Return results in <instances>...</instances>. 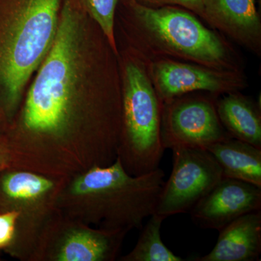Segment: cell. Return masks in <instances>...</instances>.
I'll return each instance as SVG.
<instances>
[{
	"label": "cell",
	"instance_id": "cell-1",
	"mask_svg": "<svg viewBox=\"0 0 261 261\" xmlns=\"http://www.w3.org/2000/svg\"><path fill=\"white\" fill-rule=\"evenodd\" d=\"M89 17L79 0H63L53 44L1 133L14 167L68 178L118 156L121 92L92 84Z\"/></svg>",
	"mask_w": 261,
	"mask_h": 261
},
{
	"label": "cell",
	"instance_id": "cell-2",
	"mask_svg": "<svg viewBox=\"0 0 261 261\" xmlns=\"http://www.w3.org/2000/svg\"><path fill=\"white\" fill-rule=\"evenodd\" d=\"M161 168L133 176L121 160L96 166L68 178L59 197L63 216L98 228L129 231L141 229L155 213L164 187Z\"/></svg>",
	"mask_w": 261,
	"mask_h": 261
},
{
	"label": "cell",
	"instance_id": "cell-3",
	"mask_svg": "<svg viewBox=\"0 0 261 261\" xmlns=\"http://www.w3.org/2000/svg\"><path fill=\"white\" fill-rule=\"evenodd\" d=\"M63 0H0V127L19 111L24 89L49 51Z\"/></svg>",
	"mask_w": 261,
	"mask_h": 261
},
{
	"label": "cell",
	"instance_id": "cell-4",
	"mask_svg": "<svg viewBox=\"0 0 261 261\" xmlns=\"http://www.w3.org/2000/svg\"><path fill=\"white\" fill-rule=\"evenodd\" d=\"M66 179L15 167L0 172V212L18 214L14 240L6 253L20 260H42L63 216L58 197Z\"/></svg>",
	"mask_w": 261,
	"mask_h": 261
},
{
	"label": "cell",
	"instance_id": "cell-5",
	"mask_svg": "<svg viewBox=\"0 0 261 261\" xmlns=\"http://www.w3.org/2000/svg\"><path fill=\"white\" fill-rule=\"evenodd\" d=\"M118 158L127 172L140 176L159 168L165 148L161 137L162 100L145 69L135 61L125 67Z\"/></svg>",
	"mask_w": 261,
	"mask_h": 261
},
{
	"label": "cell",
	"instance_id": "cell-6",
	"mask_svg": "<svg viewBox=\"0 0 261 261\" xmlns=\"http://www.w3.org/2000/svg\"><path fill=\"white\" fill-rule=\"evenodd\" d=\"M129 2L144 35L159 50L212 69L228 68L227 48L191 13L175 7L152 8Z\"/></svg>",
	"mask_w": 261,
	"mask_h": 261
},
{
	"label": "cell",
	"instance_id": "cell-7",
	"mask_svg": "<svg viewBox=\"0 0 261 261\" xmlns=\"http://www.w3.org/2000/svg\"><path fill=\"white\" fill-rule=\"evenodd\" d=\"M173 168L165 181L155 213L167 219L190 213L224 177L223 171L206 149L175 147Z\"/></svg>",
	"mask_w": 261,
	"mask_h": 261
},
{
	"label": "cell",
	"instance_id": "cell-8",
	"mask_svg": "<svg viewBox=\"0 0 261 261\" xmlns=\"http://www.w3.org/2000/svg\"><path fill=\"white\" fill-rule=\"evenodd\" d=\"M163 106L161 137L165 149H207L231 137L220 121L216 106L204 98L173 99Z\"/></svg>",
	"mask_w": 261,
	"mask_h": 261
},
{
	"label": "cell",
	"instance_id": "cell-9",
	"mask_svg": "<svg viewBox=\"0 0 261 261\" xmlns=\"http://www.w3.org/2000/svg\"><path fill=\"white\" fill-rule=\"evenodd\" d=\"M128 231L92 227L63 216L41 260L113 261Z\"/></svg>",
	"mask_w": 261,
	"mask_h": 261
},
{
	"label": "cell",
	"instance_id": "cell-10",
	"mask_svg": "<svg viewBox=\"0 0 261 261\" xmlns=\"http://www.w3.org/2000/svg\"><path fill=\"white\" fill-rule=\"evenodd\" d=\"M257 211H261V187L224 176L190 213L197 226L220 231L240 216Z\"/></svg>",
	"mask_w": 261,
	"mask_h": 261
},
{
	"label": "cell",
	"instance_id": "cell-11",
	"mask_svg": "<svg viewBox=\"0 0 261 261\" xmlns=\"http://www.w3.org/2000/svg\"><path fill=\"white\" fill-rule=\"evenodd\" d=\"M152 77L160 99L165 103L196 91L219 94L232 92L240 84L228 71L171 61L152 65Z\"/></svg>",
	"mask_w": 261,
	"mask_h": 261
},
{
	"label": "cell",
	"instance_id": "cell-12",
	"mask_svg": "<svg viewBox=\"0 0 261 261\" xmlns=\"http://www.w3.org/2000/svg\"><path fill=\"white\" fill-rule=\"evenodd\" d=\"M201 16L252 50H260L261 25L255 0H202Z\"/></svg>",
	"mask_w": 261,
	"mask_h": 261
},
{
	"label": "cell",
	"instance_id": "cell-13",
	"mask_svg": "<svg viewBox=\"0 0 261 261\" xmlns=\"http://www.w3.org/2000/svg\"><path fill=\"white\" fill-rule=\"evenodd\" d=\"M219 231L213 250L195 261H255L261 253V211L231 221Z\"/></svg>",
	"mask_w": 261,
	"mask_h": 261
},
{
	"label": "cell",
	"instance_id": "cell-14",
	"mask_svg": "<svg viewBox=\"0 0 261 261\" xmlns=\"http://www.w3.org/2000/svg\"><path fill=\"white\" fill-rule=\"evenodd\" d=\"M206 150L219 163L224 177L241 180L261 187V148L228 137L210 146Z\"/></svg>",
	"mask_w": 261,
	"mask_h": 261
},
{
	"label": "cell",
	"instance_id": "cell-15",
	"mask_svg": "<svg viewBox=\"0 0 261 261\" xmlns=\"http://www.w3.org/2000/svg\"><path fill=\"white\" fill-rule=\"evenodd\" d=\"M216 111L230 137L261 148L260 113L253 102L231 92L217 103Z\"/></svg>",
	"mask_w": 261,
	"mask_h": 261
},
{
	"label": "cell",
	"instance_id": "cell-16",
	"mask_svg": "<svg viewBox=\"0 0 261 261\" xmlns=\"http://www.w3.org/2000/svg\"><path fill=\"white\" fill-rule=\"evenodd\" d=\"M164 217L154 213L142 226L138 242L133 250L121 257V261H183L171 251L161 239V226Z\"/></svg>",
	"mask_w": 261,
	"mask_h": 261
},
{
	"label": "cell",
	"instance_id": "cell-17",
	"mask_svg": "<svg viewBox=\"0 0 261 261\" xmlns=\"http://www.w3.org/2000/svg\"><path fill=\"white\" fill-rule=\"evenodd\" d=\"M87 14L96 23L116 53L115 40V15L120 0H79Z\"/></svg>",
	"mask_w": 261,
	"mask_h": 261
},
{
	"label": "cell",
	"instance_id": "cell-18",
	"mask_svg": "<svg viewBox=\"0 0 261 261\" xmlns=\"http://www.w3.org/2000/svg\"><path fill=\"white\" fill-rule=\"evenodd\" d=\"M18 216L14 211L0 212V250L6 251L13 243Z\"/></svg>",
	"mask_w": 261,
	"mask_h": 261
},
{
	"label": "cell",
	"instance_id": "cell-19",
	"mask_svg": "<svg viewBox=\"0 0 261 261\" xmlns=\"http://www.w3.org/2000/svg\"><path fill=\"white\" fill-rule=\"evenodd\" d=\"M141 5L152 8L178 5L202 15V0H135Z\"/></svg>",
	"mask_w": 261,
	"mask_h": 261
},
{
	"label": "cell",
	"instance_id": "cell-20",
	"mask_svg": "<svg viewBox=\"0 0 261 261\" xmlns=\"http://www.w3.org/2000/svg\"><path fill=\"white\" fill-rule=\"evenodd\" d=\"M11 166V156L9 149L7 147L3 137L0 135V172L5 168Z\"/></svg>",
	"mask_w": 261,
	"mask_h": 261
}]
</instances>
